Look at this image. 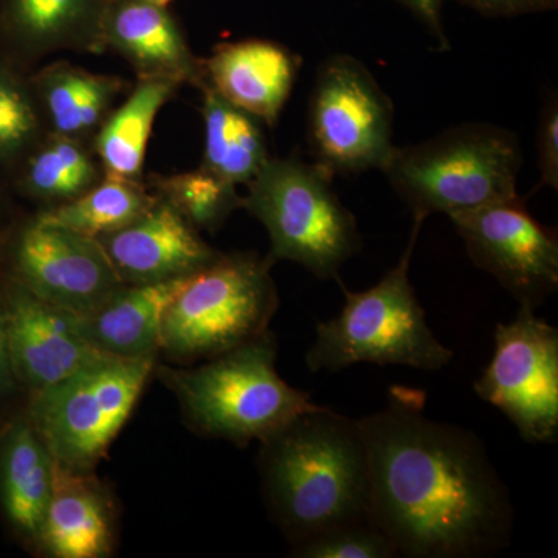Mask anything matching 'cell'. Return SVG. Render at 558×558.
Instances as JSON below:
<instances>
[{
  "mask_svg": "<svg viewBox=\"0 0 558 558\" xmlns=\"http://www.w3.org/2000/svg\"><path fill=\"white\" fill-rule=\"evenodd\" d=\"M422 389L395 385L360 417L368 457V520L399 557L481 558L512 539L515 506L476 433L433 421Z\"/></svg>",
  "mask_w": 558,
  "mask_h": 558,
  "instance_id": "cell-1",
  "label": "cell"
},
{
  "mask_svg": "<svg viewBox=\"0 0 558 558\" xmlns=\"http://www.w3.org/2000/svg\"><path fill=\"white\" fill-rule=\"evenodd\" d=\"M150 3H156V5L168 7L172 2V0H148Z\"/></svg>",
  "mask_w": 558,
  "mask_h": 558,
  "instance_id": "cell-34",
  "label": "cell"
},
{
  "mask_svg": "<svg viewBox=\"0 0 558 558\" xmlns=\"http://www.w3.org/2000/svg\"><path fill=\"white\" fill-rule=\"evenodd\" d=\"M157 199L145 182L105 178L75 201L40 209L36 218L98 240L142 218Z\"/></svg>",
  "mask_w": 558,
  "mask_h": 558,
  "instance_id": "cell-25",
  "label": "cell"
},
{
  "mask_svg": "<svg viewBox=\"0 0 558 558\" xmlns=\"http://www.w3.org/2000/svg\"><path fill=\"white\" fill-rule=\"evenodd\" d=\"M333 175L318 161L270 156L248 183L242 208L266 227L271 263L293 260L319 279H339L357 255V220L337 196Z\"/></svg>",
  "mask_w": 558,
  "mask_h": 558,
  "instance_id": "cell-5",
  "label": "cell"
},
{
  "mask_svg": "<svg viewBox=\"0 0 558 558\" xmlns=\"http://www.w3.org/2000/svg\"><path fill=\"white\" fill-rule=\"evenodd\" d=\"M112 513L89 473L54 462L53 490L38 542L57 558H102L112 549Z\"/></svg>",
  "mask_w": 558,
  "mask_h": 558,
  "instance_id": "cell-19",
  "label": "cell"
},
{
  "mask_svg": "<svg viewBox=\"0 0 558 558\" xmlns=\"http://www.w3.org/2000/svg\"><path fill=\"white\" fill-rule=\"evenodd\" d=\"M97 241L123 284L189 277L222 255L160 197L142 218Z\"/></svg>",
  "mask_w": 558,
  "mask_h": 558,
  "instance_id": "cell-14",
  "label": "cell"
},
{
  "mask_svg": "<svg viewBox=\"0 0 558 558\" xmlns=\"http://www.w3.org/2000/svg\"><path fill=\"white\" fill-rule=\"evenodd\" d=\"M14 379L13 366H11L9 336H7L5 304L0 300V395L10 387Z\"/></svg>",
  "mask_w": 558,
  "mask_h": 558,
  "instance_id": "cell-32",
  "label": "cell"
},
{
  "mask_svg": "<svg viewBox=\"0 0 558 558\" xmlns=\"http://www.w3.org/2000/svg\"><path fill=\"white\" fill-rule=\"evenodd\" d=\"M46 134L31 76L0 54V170L10 175Z\"/></svg>",
  "mask_w": 558,
  "mask_h": 558,
  "instance_id": "cell-27",
  "label": "cell"
},
{
  "mask_svg": "<svg viewBox=\"0 0 558 558\" xmlns=\"http://www.w3.org/2000/svg\"><path fill=\"white\" fill-rule=\"evenodd\" d=\"M199 89L205 124L202 168L233 185H248L270 159L260 121L223 100L207 84Z\"/></svg>",
  "mask_w": 558,
  "mask_h": 558,
  "instance_id": "cell-24",
  "label": "cell"
},
{
  "mask_svg": "<svg viewBox=\"0 0 558 558\" xmlns=\"http://www.w3.org/2000/svg\"><path fill=\"white\" fill-rule=\"evenodd\" d=\"M9 180L10 175L5 171L0 170V215H2L3 207H5L7 182Z\"/></svg>",
  "mask_w": 558,
  "mask_h": 558,
  "instance_id": "cell-33",
  "label": "cell"
},
{
  "mask_svg": "<svg viewBox=\"0 0 558 558\" xmlns=\"http://www.w3.org/2000/svg\"><path fill=\"white\" fill-rule=\"evenodd\" d=\"M409 7L414 14L424 22L429 32L439 40L440 47H447L446 35L442 27V0H399Z\"/></svg>",
  "mask_w": 558,
  "mask_h": 558,
  "instance_id": "cell-31",
  "label": "cell"
},
{
  "mask_svg": "<svg viewBox=\"0 0 558 558\" xmlns=\"http://www.w3.org/2000/svg\"><path fill=\"white\" fill-rule=\"evenodd\" d=\"M271 515L292 545L368 520L369 476L359 418L315 405L260 440Z\"/></svg>",
  "mask_w": 558,
  "mask_h": 558,
  "instance_id": "cell-2",
  "label": "cell"
},
{
  "mask_svg": "<svg viewBox=\"0 0 558 558\" xmlns=\"http://www.w3.org/2000/svg\"><path fill=\"white\" fill-rule=\"evenodd\" d=\"M459 2L487 16H519L532 11L550 9L556 0H459Z\"/></svg>",
  "mask_w": 558,
  "mask_h": 558,
  "instance_id": "cell-30",
  "label": "cell"
},
{
  "mask_svg": "<svg viewBox=\"0 0 558 558\" xmlns=\"http://www.w3.org/2000/svg\"><path fill=\"white\" fill-rule=\"evenodd\" d=\"M40 116L50 134L92 143L126 89L119 76L100 75L70 62H51L31 75Z\"/></svg>",
  "mask_w": 558,
  "mask_h": 558,
  "instance_id": "cell-20",
  "label": "cell"
},
{
  "mask_svg": "<svg viewBox=\"0 0 558 558\" xmlns=\"http://www.w3.org/2000/svg\"><path fill=\"white\" fill-rule=\"evenodd\" d=\"M153 368L154 357H108L33 392L28 418L54 462L90 473L130 418Z\"/></svg>",
  "mask_w": 558,
  "mask_h": 558,
  "instance_id": "cell-8",
  "label": "cell"
},
{
  "mask_svg": "<svg viewBox=\"0 0 558 558\" xmlns=\"http://www.w3.org/2000/svg\"><path fill=\"white\" fill-rule=\"evenodd\" d=\"M179 87L171 81L138 80L128 100L109 113L90 143L105 178L143 182L154 121Z\"/></svg>",
  "mask_w": 558,
  "mask_h": 558,
  "instance_id": "cell-23",
  "label": "cell"
},
{
  "mask_svg": "<svg viewBox=\"0 0 558 558\" xmlns=\"http://www.w3.org/2000/svg\"><path fill=\"white\" fill-rule=\"evenodd\" d=\"M539 186L558 190V100L550 95L542 110L538 126Z\"/></svg>",
  "mask_w": 558,
  "mask_h": 558,
  "instance_id": "cell-29",
  "label": "cell"
},
{
  "mask_svg": "<svg viewBox=\"0 0 558 558\" xmlns=\"http://www.w3.org/2000/svg\"><path fill=\"white\" fill-rule=\"evenodd\" d=\"M422 222L414 219L409 245L395 269L362 292L344 289L347 303L340 315L318 323L306 354L312 373H337L357 363L422 371H439L449 365L453 351L429 329L410 281L411 256Z\"/></svg>",
  "mask_w": 558,
  "mask_h": 558,
  "instance_id": "cell-3",
  "label": "cell"
},
{
  "mask_svg": "<svg viewBox=\"0 0 558 558\" xmlns=\"http://www.w3.org/2000/svg\"><path fill=\"white\" fill-rule=\"evenodd\" d=\"M189 277L124 284L97 310L75 315L81 336L113 357H156L161 349L165 312Z\"/></svg>",
  "mask_w": 558,
  "mask_h": 558,
  "instance_id": "cell-18",
  "label": "cell"
},
{
  "mask_svg": "<svg viewBox=\"0 0 558 558\" xmlns=\"http://www.w3.org/2000/svg\"><path fill=\"white\" fill-rule=\"evenodd\" d=\"M271 264L236 253L190 275L165 312L161 349L179 359L209 360L266 332L278 310Z\"/></svg>",
  "mask_w": 558,
  "mask_h": 558,
  "instance_id": "cell-7",
  "label": "cell"
},
{
  "mask_svg": "<svg viewBox=\"0 0 558 558\" xmlns=\"http://www.w3.org/2000/svg\"><path fill=\"white\" fill-rule=\"evenodd\" d=\"M54 459L28 421H17L0 444V498L16 531L38 539L51 490Z\"/></svg>",
  "mask_w": 558,
  "mask_h": 558,
  "instance_id": "cell-21",
  "label": "cell"
},
{
  "mask_svg": "<svg viewBox=\"0 0 558 558\" xmlns=\"http://www.w3.org/2000/svg\"><path fill=\"white\" fill-rule=\"evenodd\" d=\"M146 185L196 230L216 231L231 213L244 207L236 185L202 167L179 174L150 175Z\"/></svg>",
  "mask_w": 558,
  "mask_h": 558,
  "instance_id": "cell-26",
  "label": "cell"
},
{
  "mask_svg": "<svg viewBox=\"0 0 558 558\" xmlns=\"http://www.w3.org/2000/svg\"><path fill=\"white\" fill-rule=\"evenodd\" d=\"M521 163L513 132L472 123L417 145L396 146L381 172L413 218L425 220L515 199Z\"/></svg>",
  "mask_w": 558,
  "mask_h": 558,
  "instance_id": "cell-4",
  "label": "cell"
},
{
  "mask_svg": "<svg viewBox=\"0 0 558 558\" xmlns=\"http://www.w3.org/2000/svg\"><path fill=\"white\" fill-rule=\"evenodd\" d=\"M275 363L277 340L266 330L199 368L175 371L168 379L194 428L245 446L317 405L307 392L286 384Z\"/></svg>",
  "mask_w": 558,
  "mask_h": 558,
  "instance_id": "cell-6",
  "label": "cell"
},
{
  "mask_svg": "<svg viewBox=\"0 0 558 558\" xmlns=\"http://www.w3.org/2000/svg\"><path fill=\"white\" fill-rule=\"evenodd\" d=\"M11 263L14 281L73 315L97 310L124 286L100 242L36 216L14 238Z\"/></svg>",
  "mask_w": 558,
  "mask_h": 558,
  "instance_id": "cell-12",
  "label": "cell"
},
{
  "mask_svg": "<svg viewBox=\"0 0 558 558\" xmlns=\"http://www.w3.org/2000/svg\"><path fill=\"white\" fill-rule=\"evenodd\" d=\"M300 68L299 54L271 40L223 43L204 60L205 84L223 100L274 128Z\"/></svg>",
  "mask_w": 558,
  "mask_h": 558,
  "instance_id": "cell-16",
  "label": "cell"
},
{
  "mask_svg": "<svg viewBox=\"0 0 558 558\" xmlns=\"http://www.w3.org/2000/svg\"><path fill=\"white\" fill-rule=\"evenodd\" d=\"M101 49L130 62L138 80L182 86L205 83L204 60L190 49L168 7L148 0H109L101 24Z\"/></svg>",
  "mask_w": 558,
  "mask_h": 558,
  "instance_id": "cell-15",
  "label": "cell"
},
{
  "mask_svg": "<svg viewBox=\"0 0 558 558\" xmlns=\"http://www.w3.org/2000/svg\"><path fill=\"white\" fill-rule=\"evenodd\" d=\"M3 304L14 377L33 392L113 357L81 336L75 315L40 300L20 282H13Z\"/></svg>",
  "mask_w": 558,
  "mask_h": 558,
  "instance_id": "cell-13",
  "label": "cell"
},
{
  "mask_svg": "<svg viewBox=\"0 0 558 558\" xmlns=\"http://www.w3.org/2000/svg\"><path fill=\"white\" fill-rule=\"evenodd\" d=\"M102 179L90 143L50 132L10 172L13 189L43 209L75 201Z\"/></svg>",
  "mask_w": 558,
  "mask_h": 558,
  "instance_id": "cell-22",
  "label": "cell"
},
{
  "mask_svg": "<svg viewBox=\"0 0 558 558\" xmlns=\"http://www.w3.org/2000/svg\"><path fill=\"white\" fill-rule=\"evenodd\" d=\"M293 557L300 558H395V545L369 521L340 524L295 543Z\"/></svg>",
  "mask_w": 558,
  "mask_h": 558,
  "instance_id": "cell-28",
  "label": "cell"
},
{
  "mask_svg": "<svg viewBox=\"0 0 558 558\" xmlns=\"http://www.w3.org/2000/svg\"><path fill=\"white\" fill-rule=\"evenodd\" d=\"M476 267L520 306L537 310L558 288L557 231L539 223L520 197L449 216Z\"/></svg>",
  "mask_w": 558,
  "mask_h": 558,
  "instance_id": "cell-11",
  "label": "cell"
},
{
  "mask_svg": "<svg viewBox=\"0 0 558 558\" xmlns=\"http://www.w3.org/2000/svg\"><path fill=\"white\" fill-rule=\"evenodd\" d=\"M395 108L365 65L333 54L318 69L307 113L315 160L333 174L384 170L392 156Z\"/></svg>",
  "mask_w": 558,
  "mask_h": 558,
  "instance_id": "cell-9",
  "label": "cell"
},
{
  "mask_svg": "<svg viewBox=\"0 0 558 558\" xmlns=\"http://www.w3.org/2000/svg\"><path fill=\"white\" fill-rule=\"evenodd\" d=\"M529 444L558 439V330L531 307L495 330V352L473 385Z\"/></svg>",
  "mask_w": 558,
  "mask_h": 558,
  "instance_id": "cell-10",
  "label": "cell"
},
{
  "mask_svg": "<svg viewBox=\"0 0 558 558\" xmlns=\"http://www.w3.org/2000/svg\"><path fill=\"white\" fill-rule=\"evenodd\" d=\"M109 0H0L3 54L28 68L61 50L102 53Z\"/></svg>",
  "mask_w": 558,
  "mask_h": 558,
  "instance_id": "cell-17",
  "label": "cell"
}]
</instances>
